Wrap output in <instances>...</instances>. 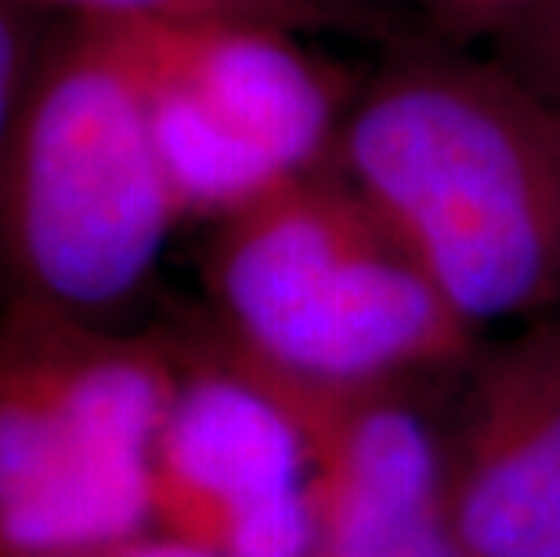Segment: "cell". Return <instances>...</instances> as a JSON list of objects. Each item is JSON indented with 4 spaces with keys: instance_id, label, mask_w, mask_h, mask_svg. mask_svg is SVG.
<instances>
[{
    "instance_id": "obj_1",
    "label": "cell",
    "mask_w": 560,
    "mask_h": 557,
    "mask_svg": "<svg viewBox=\"0 0 560 557\" xmlns=\"http://www.w3.org/2000/svg\"><path fill=\"white\" fill-rule=\"evenodd\" d=\"M354 88L332 156L474 329L560 312V141L499 62L401 47Z\"/></svg>"
},
{
    "instance_id": "obj_2",
    "label": "cell",
    "mask_w": 560,
    "mask_h": 557,
    "mask_svg": "<svg viewBox=\"0 0 560 557\" xmlns=\"http://www.w3.org/2000/svg\"><path fill=\"white\" fill-rule=\"evenodd\" d=\"M185 221L145 33L55 19L0 160V301L120 326Z\"/></svg>"
},
{
    "instance_id": "obj_3",
    "label": "cell",
    "mask_w": 560,
    "mask_h": 557,
    "mask_svg": "<svg viewBox=\"0 0 560 557\" xmlns=\"http://www.w3.org/2000/svg\"><path fill=\"white\" fill-rule=\"evenodd\" d=\"M199 276L224 344L307 381H409L478 334L332 149L213 218Z\"/></svg>"
},
{
    "instance_id": "obj_4",
    "label": "cell",
    "mask_w": 560,
    "mask_h": 557,
    "mask_svg": "<svg viewBox=\"0 0 560 557\" xmlns=\"http://www.w3.org/2000/svg\"><path fill=\"white\" fill-rule=\"evenodd\" d=\"M177 329L0 301V557H80L152 529Z\"/></svg>"
},
{
    "instance_id": "obj_5",
    "label": "cell",
    "mask_w": 560,
    "mask_h": 557,
    "mask_svg": "<svg viewBox=\"0 0 560 557\" xmlns=\"http://www.w3.org/2000/svg\"><path fill=\"white\" fill-rule=\"evenodd\" d=\"M141 33L163 156L188 221H213L329 156L359 84L301 33L243 22Z\"/></svg>"
},
{
    "instance_id": "obj_6",
    "label": "cell",
    "mask_w": 560,
    "mask_h": 557,
    "mask_svg": "<svg viewBox=\"0 0 560 557\" xmlns=\"http://www.w3.org/2000/svg\"><path fill=\"white\" fill-rule=\"evenodd\" d=\"M174 329L177 384L152 453V529L221 557H312L315 471L293 409L202 315Z\"/></svg>"
},
{
    "instance_id": "obj_7",
    "label": "cell",
    "mask_w": 560,
    "mask_h": 557,
    "mask_svg": "<svg viewBox=\"0 0 560 557\" xmlns=\"http://www.w3.org/2000/svg\"><path fill=\"white\" fill-rule=\"evenodd\" d=\"M224 348L276 387L307 438L312 557H467L445 511V442L405 398V381H307Z\"/></svg>"
},
{
    "instance_id": "obj_8",
    "label": "cell",
    "mask_w": 560,
    "mask_h": 557,
    "mask_svg": "<svg viewBox=\"0 0 560 557\" xmlns=\"http://www.w3.org/2000/svg\"><path fill=\"white\" fill-rule=\"evenodd\" d=\"M445 511L467 557H560V315L478 365L445 445Z\"/></svg>"
},
{
    "instance_id": "obj_9",
    "label": "cell",
    "mask_w": 560,
    "mask_h": 557,
    "mask_svg": "<svg viewBox=\"0 0 560 557\" xmlns=\"http://www.w3.org/2000/svg\"><path fill=\"white\" fill-rule=\"evenodd\" d=\"M51 19L130 22V26H192V22H243L318 37V33H354V37L395 40V19L373 0H22Z\"/></svg>"
},
{
    "instance_id": "obj_10",
    "label": "cell",
    "mask_w": 560,
    "mask_h": 557,
    "mask_svg": "<svg viewBox=\"0 0 560 557\" xmlns=\"http://www.w3.org/2000/svg\"><path fill=\"white\" fill-rule=\"evenodd\" d=\"M47 22L55 19L22 0H0V160L26 102L30 80L37 73L47 30H51Z\"/></svg>"
},
{
    "instance_id": "obj_11",
    "label": "cell",
    "mask_w": 560,
    "mask_h": 557,
    "mask_svg": "<svg viewBox=\"0 0 560 557\" xmlns=\"http://www.w3.org/2000/svg\"><path fill=\"white\" fill-rule=\"evenodd\" d=\"M499 66L532 91L560 102V0H542L521 22L495 37Z\"/></svg>"
},
{
    "instance_id": "obj_12",
    "label": "cell",
    "mask_w": 560,
    "mask_h": 557,
    "mask_svg": "<svg viewBox=\"0 0 560 557\" xmlns=\"http://www.w3.org/2000/svg\"><path fill=\"white\" fill-rule=\"evenodd\" d=\"M401 4L427 33L456 47L481 37L495 40L542 0H401Z\"/></svg>"
},
{
    "instance_id": "obj_13",
    "label": "cell",
    "mask_w": 560,
    "mask_h": 557,
    "mask_svg": "<svg viewBox=\"0 0 560 557\" xmlns=\"http://www.w3.org/2000/svg\"><path fill=\"white\" fill-rule=\"evenodd\" d=\"M80 557H221V554L202 550L196 543H185L177 536H166V532L149 529V532H141V536L120 539V543H113V547H102Z\"/></svg>"
},
{
    "instance_id": "obj_14",
    "label": "cell",
    "mask_w": 560,
    "mask_h": 557,
    "mask_svg": "<svg viewBox=\"0 0 560 557\" xmlns=\"http://www.w3.org/2000/svg\"><path fill=\"white\" fill-rule=\"evenodd\" d=\"M542 102H546V116H550V127H553V135H557V141H560V102L546 98V94H542Z\"/></svg>"
}]
</instances>
